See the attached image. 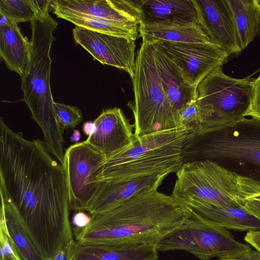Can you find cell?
<instances>
[{
	"instance_id": "obj_1",
	"label": "cell",
	"mask_w": 260,
	"mask_h": 260,
	"mask_svg": "<svg viewBox=\"0 0 260 260\" xmlns=\"http://www.w3.org/2000/svg\"><path fill=\"white\" fill-rule=\"evenodd\" d=\"M0 195L16 212L42 260L74 240L62 165L39 139L27 140L0 119Z\"/></svg>"
},
{
	"instance_id": "obj_2",
	"label": "cell",
	"mask_w": 260,
	"mask_h": 260,
	"mask_svg": "<svg viewBox=\"0 0 260 260\" xmlns=\"http://www.w3.org/2000/svg\"><path fill=\"white\" fill-rule=\"evenodd\" d=\"M189 211L171 196L157 189L139 194L107 211L91 215L90 224L74 229L83 244H151L189 217Z\"/></svg>"
},
{
	"instance_id": "obj_3",
	"label": "cell",
	"mask_w": 260,
	"mask_h": 260,
	"mask_svg": "<svg viewBox=\"0 0 260 260\" xmlns=\"http://www.w3.org/2000/svg\"><path fill=\"white\" fill-rule=\"evenodd\" d=\"M30 23L29 60L21 77L23 100L42 131L46 147L63 165V132L56 118L50 87V50L58 23L49 14V8L39 11Z\"/></svg>"
},
{
	"instance_id": "obj_4",
	"label": "cell",
	"mask_w": 260,
	"mask_h": 260,
	"mask_svg": "<svg viewBox=\"0 0 260 260\" xmlns=\"http://www.w3.org/2000/svg\"><path fill=\"white\" fill-rule=\"evenodd\" d=\"M198 137L190 127L156 132L137 139L94 170L92 182L117 181L154 174L176 173Z\"/></svg>"
},
{
	"instance_id": "obj_5",
	"label": "cell",
	"mask_w": 260,
	"mask_h": 260,
	"mask_svg": "<svg viewBox=\"0 0 260 260\" xmlns=\"http://www.w3.org/2000/svg\"><path fill=\"white\" fill-rule=\"evenodd\" d=\"M254 80L230 77L223 73L222 67L215 69L198 85L197 105L186 111L183 124L201 137L245 117L252 99Z\"/></svg>"
},
{
	"instance_id": "obj_6",
	"label": "cell",
	"mask_w": 260,
	"mask_h": 260,
	"mask_svg": "<svg viewBox=\"0 0 260 260\" xmlns=\"http://www.w3.org/2000/svg\"><path fill=\"white\" fill-rule=\"evenodd\" d=\"M176 176L171 196L186 208L200 205L243 206L245 200L260 194L259 183L208 159L184 163Z\"/></svg>"
},
{
	"instance_id": "obj_7",
	"label": "cell",
	"mask_w": 260,
	"mask_h": 260,
	"mask_svg": "<svg viewBox=\"0 0 260 260\" xmlns=\"http://www.w3.org/2000/svg\"><path fill=\"white\" fill-rule=\"evenodd\" d=\"M195 150L200 160L260 183V120L244 117L201 137Z\"/></svg>"
},
{
	"instance_id": "obj_8",
	"label": "cell",
	"mask_w": 260,
	"mask_h": 260,
	"mask_svg": "<svg viewBox=\"0 0 260 260\" xmlns=\"http://www.w3.org/2000/svg\"><path fill=\"white\" fill-rule=\"evenodd\" d=\"M132 79L134 135L136 139L180 126L178 113L170 103L158 76L153 45L142 41Z\"/></svg>"
},
{
	"instance_id": "obj_9",
	"label": "cell",
	"mask_w": 260,
	"mask_h": 260,
	"mask_svg": "<svg viewBox=\"0 0 260 260\" xmlns=\"http://www.w3.org/2000/svg\"><path fill=\"white\" fill-rule=\"evenodd\" d=\"M187 210L189 217L157 243V251L184 250L201 260H209L213 257L238 259L251 250L249 245L235 240L225 228Z\"/></svg>"
},
{
	"instance_id": "obj_10",
	"label": "cell",
	"mask_w": 260,
	"mask_h": 260,
	"mask_svg": "<svg viewBox=\"0 0 260 260\" xmlns=\"http://www.w3.org/2000/svg\"><path fill=\"white\" fill-rule=\"evenodd\" d=\"M106 159L104 154L85 141L66 150L62 166L71 210L86 211L99 185V182L92 183L94 171Z\"/></svg>"
},
{
	"instance_id": "obj_11",
	"label": "cell",
	"mask_w": 260,
	"mask_h": 260,
	"mask_svg": "<svg viewBox=\"0 0 260 260\" xmlns=\"http://www.w3.org/2000/svg\"><path fill=\"white\" fill-rule=\"evenodd\" d=\"M157 45L178 67L185 79L197 88L215 69L223 67L229 55L211 43L158 42Z\"/></svg>"
},
{
	"instance_id": "obj_12",
	"label": "cell",
	"mask_w": 260,
	"mask_h": 260,
	"mask_svg": "<svg viewBox=\"0 0 260 260\" xmlns=\"http://www.w3.org/2000/svg\"><path fill=\"white\" fill-rule=\"evenodd\" d=\"M75 41L103 64L127 72L132 78L135 69V41L76 26Z\"/></svg>"
},
{
	"instance_id": "obj_13",
	"label": "cell",
	"mask_w": 260,
	"mask_h": 260,
	"mask_svg": "<svg viewBox=\"0 0 260 260\" xmlns=\"http://www.w3.org/2000/svg\"><path fill=\"white\" fill-rule=\"evenodd\" d=\"M199 24L210 42L230 55L242 51L231 9L227 0H192Z\"/></svg>"
},
{
	"instance_id": "obj_14",
	"label": "cell",
	"mask_w": 260,
	"mask_h": 260,
	"mask_svg": "<svg viewBox=\"0 0 260 260\" xmlns=\"http://www.w3.org/2000/svg\"><path fill=\"white\" fill-rule=\"evenodd\" d=\"M143 0H52L50 6L58 18L84 15L114 21L141 23Z\"/></svg>"
},
{
	"instance_id": "obj_15",
	"label": "cell",
	"mask_w": 260,
	"mask_h": 260,
	"mask_svg": "<svg viewBox=\"0 0 260 260\" xmlns=\"http://www.w3.org/2000/svg\"><path fill=\"white\" fill-rule=\"evenodd\" d=\"M96 132L85 141L106 159L131 146L136 141L132 125L120 108L103 110L93 121Z\"/></svg>"
},
{
	"instance_id": "obj_16",
	"label": "cell",
	"mask_w": 260,
	"mask_h": 260,
	"mask_svg": "<svg viewBox=\"0 0 260 260\" xmlns=\"http://www.w3.org/2000/svg\"><path fill=\"white\" fill-rule=\"evenodd\" d=\"M168 173L117 181H98L95 196L86 211L91 216L110 210L143 192L157 189Z\"/></svg>"
},
{
	"instance_id": "obj_17",
	"label": "cell",
	"mask_w": 260,
	"mask_h": 260,
	"mask_svg": "<svg viewBox=\"0 0 260 260\" xmlns=\"http://www.w3.org/2000/svg\"><path fill=\"white\" fill-rule=\"evenodd\" d=\"M157 251L151 244H83L73 240L67 247V260H157Z\"/></svg>"
},
{
	"instance_id": "obj_18",
	"label": "cell",
	"mask_w": 260,
	"mask_h": 260,
	"mask_svg": "<svg viewBox=\"0 0 260 260\" xmlns=\"http://www.w3.org/2000/svg\"><path fill=\"white\" fill-rule=\"evenodd\" d=\"M152 45L161 87L171 106L179 113L183 107L196 100L197 88L190 85L178 67L157 45Z\"/></svg>"
},
{
	"instance_id": "obj_19",
	"label": "cell",
	"mask_w": 260,
	"mask_h": 260,
	"mask_svg": "<svg viewBox=\"0 0 260 260\" xmlns=\"http://www.w3.org/2000/svg\"><path fill=\"white\" fill-rule=\"evenodd\" d=\"M138 31L142 41L153 44L158 42L174 43L210 42L196 21H167L141 23Z\"/></svg>"
},
{
	"instance_id": "obj_20",
	"label": "cell",
	"mask_w": 260,
	"mask_h": 260,
	"mask_svg": "<svg viewBox=\"0 0 260 260\" xmlns=\"http://www.w3.org/2000/svg\"><path fill=\"white\" fill-rule=\"evenodd\" d=\"M0 55L8 69L21 77L29 57L30 42L23 36L18 24L0 14Z\"/></svg>"
},
{
	"instance_id": "obj_21",
	"label": "cell",
	"mask_w": 260,
	"mask_h": 260,
	"mask_svg": "<svg viewBox=\"0 0 260 260\" xmlns=\"http://www.w3.org/2000/svg\"><path fill=\"white\" fill-rule=\"evenodd\" d=\"M186 209L225 229L248 232L260 230V219L243 206L200 205Z\"/></svg>"
},
{
	"instance_id": "obj_22",
	"label": "cell",
	"mask_w": 260,
	"mask_h": 260,
	"mask_svg": "<svg viewBox=\"0 0 260 260\" xmlns=\"http://www.w3.org/2000/svg\"><path fill=\"white\" fill-rule=\"evenodd\" d=\"M141 20V23L198 22L192 0H143Z\"/></svg>"
},
{
	"instance_id": "obj_23",
	"label": "cell",
	"mask_w": 260,
	"mask_h": 260,
	"mask_svg": "<svg viewBox=\"0 0 260 260\" xmlns=\"http://www.w3.org/2000/svg\"><path fill=\"white\" fill-rule=\"evenodd\" d=\"M238 32L242 50L257 35L259 9L255 0H227Z\"/></svg>"
},
{
	"instance_id": "obj_24",
	"label": "cell",
	"mask_w": 260,
	"mask_h": 260,
	"mask_svg": "<svg viewBox=\"0 0 260 260\" xmlns=\"http://www.w3.org/2000/svg\"><path fill=\"white\" fill-rule=\"evenodd\" d=\"M60 18L76 26L135 41L139 36V24L122 23L84 15H66Z\"/></svg>"
},
{
	"instance_id": "obj_25",
	"label": "cell",
	"mask_w": 260,
	"mask_h": 260,
	"mask_svg": "<svg viewBox=\"0 0 260 260\" xmlns=\"http://www.w3.org/2000/svg\"><path fill=\"white\" fill-rule=\"evenodd\" d=\"M1 209L4 212L9 233L17 246L24 260H42L13 209L1 199Z\"/></svg>"
},
{
	"instance_id": "obj_26",
	"label": "cell",
	"mask_w": 260,
	"mask_h": 260,
	"mask_svg": "<svg viewBox=\"0 0 260 260\" xmlns=\"http://www.w3.org/2000/svg\"><path fill=\"white\" fill-rule=\"evenodd\" d=\"M51 1L0 0V14L12 22L30 21L39 11L49 7Z\"/></svg>"
},
{
	"instance_id": "obj_27",
	"label": "cell",
	"mask_w": 260,
	"mask_h": 260,
	"mask_svg": "<svg viewBox=\"0 0 260 260\" xmlns=\"http://www.w3.org/2000/svg\"><path fill=\"white\" fill-rule=\"evenodd\" d=\"M0 260H24L10 236L4 211L0 212Z\"/></svg>"
},
{
	"instance_id": "obj_28",
	"label": "cell",
	"mask_w": 260,
	"mask_h": 260,
	"mask_svg": "<svg viewBox=\"0 0 260 260\" xmlns=\"http://www.w3.org/2000/svg\"><path fill=\"white\" fill-rule=\"evenodd\" d=\"M53 107L57 123L63 132L75 128L83 119L81 110L77 107L55 102Z\"/></svg>"
},
{
	"instance_id": "obj_29",
	"label": "cell",
	"mask_w": 260,
	"mask_h": 260,
	"mask_svg": "<svg viewBox=\"0 0 260 260\" xmlns=\"http://www.w3.org/2000/svg\"><path fill=\"white\" fill-rule=\"evenodd\" d=\"M246 116L260 120V74L254 80L252 99Z\"/></svg>"
},
{
	"instance_id": "obj_30",
	"label": "cell",
	"mask_w": 260,
	"mask_h": 260,
	"mask_svg": "<svg viewBox=\"0 0 260 260\" xmlns=\"http://www.w3.org/2000/svg\"><path fill=\"white\" fill-rule=\"evenodd\" d=\"M91 221V215H89L83 211H79L74 214L72 223L74 226V229H82L87 227Z\"/></svg>"
},
{
	"instance_id": "obj_31",
	"label": "cell",
	"mask_w": 260,
	"mask_h": 260,
	"mask_svg": "<svg viewBox=\"0 0 260 260\" xmlns=\"http://www.w3.org/2000/svg\"><path fill=\"white\" fill-rule=\"evenodd\" d=\"M243 207L250 213L260 219V201L252 198L245 200Z\"/></svg>"
},
{
	"instance_id": "obj_32",
	"label": "cell",
	"mask_w": 260,
	"mask_h": 260,
	"mask_svg": "<svg viewBox=\"0 0 260 260\" xmlns=\"http://www.w3.org/2000/svg\"><path fill=\"white\" fill-rule=\"evenodd\" d=\"M245 240L252 246L260 244V230L248 231L244 238Z\"/></svg>"
},
{
	"instance_id": "obj_33",
	"label": "cell",
	"mask_w": 260,
	"mask_h": 260,
	"mask_svg": "<svg viewBox=\"0 0 260 260\" xmlns=\"http://www.w3.org/2000/svg\"><path fill=\"white\" fill-rule=\"evenodd\" d=\"M96 130V126L94 122L87 121L83 125V131L88 136L93 135Z\"/></svg>"
},
{
	"instance_id": "obj_34",
	"label": "cell",
	"mask_w": 260,
	"mask_h": 260,
	"mask_svg": "<svg viewBox=\"0 0 260 260\" xmlns=\"http://www.w3.org/2000/svg\"><path fill=\"white\" fill-rule=\"evenodd\" d=\"M238 260H260V252L251 250L246 255Z\"/></svg>"
},
{
	"instance_id": "obj_35",
	"label": "cell",
	"mask_w": 260,
	"mask_h": 260,
	"mask_svg": "<svg viewBox=\"0 0 260 260\" xmlns=\"http://www.w3.org/2000/svg\"><path fill=\"white\" fill-rule=\"evenodd\" d=\"M67 248L59 251L54 256L52 260H67Z\"/></svg>"
},
{
	"instance_id": "obj_36",
	"label": "cell",
	"mask_w": 260,
	"mask_h": 260,
	"mask_svg": "<svg viewBox=\"0 0 260 260\" xmlns=\"http://www.w3.org/2000/svg\"><path fill=\"white\" fill-rule=\"evenodd\" d=\"M81 135L78 129H74L73 134L70 137L72 142H77L81 138Z\"/></svg>"
},
{
	"instance_id": "obj_37",
	"label": "cell",
	"mask_w": 260,
	"mask_h": 260,
	"mask_svg": "<svg viewBox=\"0 0 260 260\" xmlns=\"http://www.w3.org/2000/svg\"><path fill=\"white\" fill-rule=\"evenodd\" d=\"M257 5L259 9V16L257 25V35L260 37V0H255Z\"/></svg>"
},
{
	"instance_id": "obj_38",
	"label": "cell",
	"mask_w": 260,
	"mask_h": 260,
	"mask_svg": "<svg viewBox=\"0 0 260 260\" xmlns=\"http://www.w3.org/2000/svg\"><path fill=\"white\" fill-rule=\"evenodd\" d=\"M252 247H254L257 251L260 252V244L254 245L252 246Z\"/></svg>"
},
{
	"instance_id": "obj_39",
	"label": "cell",
	"mask_w": 260,
	"mask_h": 260,
	"mask_svg": "<svg viewBox=\"0 0 260 260\" xmlns=\"http://www.w3.org/2000/svg\"><path fill=\"white\" fill-rule=\"evenodd\" d=\"M252 198H253V199H254L255 200L260 201V194H259V195H258L257 196L254 197Z\"/></svg>"
},
{
	"instance_id": "obj_40",
	"label": "cell",
	"mask_w": 260,
	"mask_h": 260,
	"mask_svg": "<svg viewBox=\"0 0 260 260\" xmlns=\"http://www.w3.org/2000/svg\"><path fill=\"white\" fill-rule=\"evenodd\" d=\"M238 259H219L218 260H238Z\"/></svg>"
}]
</instances>
